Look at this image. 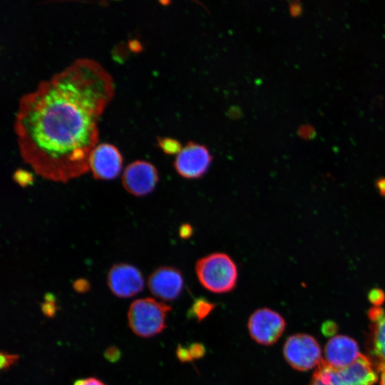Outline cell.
Masks as SVG:
<instances>
[{
    "mask_svg": "<svg viewBox=\"0 0 385 385\" xmlns=\"http://www.w3.org/2000/svg\"><path fill=\"white\" fill-rule=\"evenodd\" d=\"M384 314V310L380 307H373L367 312L368 317L371 322L379 320Z\"/></svg>",
    "mask_w": 385,
    "mask_h": 385,
    "instance_id": "23",
    "label": "cell"
},
{
    "mask_svg": "<svg viewBox=\"0 0 385 385\" xmlns=\"http://www.w3.org/2000/svg\"><path fill=\"white\" fill-rule=\"evenodd\" d=\"M120 351L115 346H109L104 351L105 358L110 362H116L120 358Z\"/></svg>",
    "mask_w": 385,
    "mask_h": 385,
    "instance_id": "21",
    "label": "cell"
},
{
    "mask_svg": "<svg viewBox=\"0 0 385 385\" xmlns=\"http://www.w3.org/2000/svg\"><path fill=\"white\" fill-rule=\"evenodd\" d=\"M73 289L79 293H85L90 289L91 285L85 279H78L73 284Z\"/></svg>",
    "mask_w": 385,
    "mask_h": 385,
    "instance_id": "22",
    "label": "cell"
},
{
    "mask_svg": "<svg viewBox=\"0 0 385 385\" xmlns=\"http://www.w3.org/2000/svg\"><path fill=\"white\" fill-rule=\"evenodd\" d=\"M378 374H379L380 385H385V364L379 366L376 368Z\"/></svg>",
    "mask_w": 385,
    "mask_h": 385,
    "instance_id": "27",
    "label": "cell"
},
{
    "mask_svg": "<svg viewBox=\"0 0 385 385\" xmlns=\"http://www.w3.org/2000/svg\"><path fill=\"white\" fill-rule=\"evenodd\" d=\"M366 349L376 368L385 364V314L369 326Z\"/></svg>",
    "mask_w": 385,
    "mask_h": 385,
    "instance_id": "13",
    "label": "cell"
},
{
    "mask_svg": "<svg viewBox=\"0 0 385 385\" xmlns=\"http://www.w3.org/2000/svg\"><path fill=\"white\" fill-rule=\"evenodd\" d=\"M107 283L115 296L120 298H128L143 290L144 278L141 272L135 266L126 263H118L110 269Z\"/></svg>",
    "mask_w": 385,
    "mask_h": 385,
    "instance_id": "8",
    "label": "cell"
},
{
    "mask_svg": "<svg viewBox=\"0 0 385 385\" xmlns=\"http://www.w3.org/2000/svg\"><path fill=\"white\" fill-rule=\"evenodd\" d=\"M73 385H106L101 380L96 377H88L76 380Z\"/></svg>",
    "mask_w": 385,
    "mask_h": 385,
    "instance_id": "24",
    "label": "cell"
},
{
    "mask_svg": "<svg viewBox=\"0 0 385 385\" xmlns=\"http://www.w3.org/2000/svg\"><path fill=\"white\" fill-rule=\"evenodd\" d=\"M42 313L47 317H53L57 312L55 297L48 293L44 297V302L41 305Z\"/></svg>",
    "mask_w": 385,
    "mask_h": 385,
    "instance_id": "17",
    "label": "cell"
},
{
    "mask_svg": "<svg viewBox=\"0 0 385 385\" xmlns=\"http://www.w3.org/2000/svg\"><path fill=\"white\" fill-rule=\"evenodd\" d=\"M148 284L150 292L157 298L163 301H173L182 293L184 279L178 268L163 266L150 274Z\"/></svg>",
    "mask_w": 385,
    "mask_h": 385,
    "instance_id": "10",
    "label": "cell"
},
{
    "mask_svg": "<svg viewBox=\"0 0 385 385\" xmlns=\"http://www.w3.org/2000/svg\"><path fill=\"white\" fill-rule=\"evenodd\" d=\"M360 354L358 344L354 339L346 335H337L327 342L324 360L339 369L351 365Z\"/></svg>",
    "mask_w": 385,
    "mask_h": 385,
    "instance_id": "12",
    "label": "cell"
},
{
    "mask_svg": "<svg viewBox=\"0 0 385 385\" xmlns=\"http://www.w3.org/2000/svg\"><path fill=\"white\" fill-rule=\"evenodd\" d=\"M322 331L324 335H332L337 331V325L333 322L327 321L322 325Z\"/></svg>",
    "mask_w": 385,
    "mask_h": 385,
    "instance_id": "25",
    "label": "cell"
},
{
    "mask_svg": "<svg viewBox=\"0 0 385 385\" xmlns=\"http://www.w3.org/2000/svg\"><path fill=\"white\" fill-rule=\"evenodd\" d=\"M212 156L204 145L189 142L176 155L174 168L181 177L187 179H197L208 170Z\"/></svg>",
    "mask_w": 385,
    "mask_h": 385,
    "instance_id": "7",
    "label": "cell"
},
{
    "mask_svg": "<svg viewBox=\"0 0 385 385\" xmlns=\"http://www.w3.org/2000/svg\"><path fill=\"white\" fill-rule=\"evenodd\" d=\"M289 11L292 15L297 16L301 11V6L297 2L292 3L289 6Z\"/></svg>",
    "mask_w": 385,
    "mask_h": 385,
    "instance_id": "29",
    "label": "cell"
},
{
    "mask_svg": "<svg viewBox=\"0 0 385 385\" xmlns=\"http://www.w3.org/2000/svg\"><path fill=\"white\" fill-rule=\"evenodd\" d=\"M158 144L160 148L168 155H178L183 148L180 142L173 138H158Z\"/></svg>",
    "mask_w": 385,
    "mask_h": 385,
    "instance_id": "16",
    "label": "cell"
},
{
    "mask_svg": "<svg viewBox=\"0 0 385 385\" xmlns=\"http://www.w3.org/2000/svg\"><path fill=\"white\" fill-rule=\"evenodd\" d=\"M282 352L286 361L299 371L317 366L322 361L318 342L307 334L298 333L289 336L283 345Z\"/></svg>",
    "mask_w": 385,
    "mask_h": 385,
    "instance_id": "5",
    "label": "cell"
},
{
    "mask_svg": "<svg viewBox=\"0 0 385 385\" xmlns=\"http://www.w3.org/2000/svg\"><path fill=\"white\" fill-rule=\"evenodd\" d=\"M115 93L98 61L78 58L19 100L14 121L20 155L38 175L66 183L89 171L98 124Z\"/></svg>",
    "mask_w": 385,
    "mask_h": 385,
    "instance_id": "1",
    "label": "cell"
},
{
    "mask_svg": "<svg viewBox=\"0 0 385 385\" xmlns=\"http://www.w3.org/2000/svg\"><path fill=\"white\" fill-rule=\"evenodd\" d=\"M19 359L18 354H11L7 351L0 353V367L2 371L9 369L11 366L16 364Z\"/></svg>",
    "mask_w": 385,
    "mask_h": 385,
    "instance_id": "19",
    "label": "cell"
},
{
    "mask_svg": "<svg viewBox=\"0 0 385 385\" xmlns=\"http://www.w3.org/2000/svg\"><path fill=\"white\" fill-rule=\"evenodd\" d=\"M158 182L156 168L145 160H135L128 165L123 176L124 188L135 196H144L150 193Z\"/></svg>",
    "mask_w": 385,
    "mask_h": 385,
    "instance_id": "9",
    "label": "cell"
},
{
    "mask_svg": "<svg viewBox=\"0 0 385 385\" xmlns=\"http://www.w3.org/2000/svg\"><path fill=\"white\" fill-rule=\"evenodd\" d=\"M368 299L374 307H380L385 302V293L379 288H374L369 291Z\"/></svg>",
    "mask_w": 385,
    "mask_h": 385,
    "instance_id": "20",
    "label": "cell"
},
{
    "mask_svg": "<svg viewBox=\"0 0 385 385\" xmlns=\"http://www.w3.org/2000/svg\"><path fill=\"white\" fill-rule=\"evenodd\" d=\"M205 354V346L199 342H194L188 346L178 345L176 350L178 359L181 362H190L200 359Z\"/></svg>",
    "mask_w": 385,
    "mask_h": 385,
    "instance_id": "14",
    "label": "cell"
},
{
    "mask_svg": "<svg viewBox=\"0 0 385 385\" xmlns=\"http://www.w3.org/2000/svg\"><path fill=\"white\" fill-rule=\"evenodd\" d=\"M215 307V304L212 302L205 298L199 297L193 302L188 311V315L200 322L206 318Z\"/></svg>",
    "mask_w": 385,
    "mask_h": 385,
    "instance_id": "15",
    "label": "cell"
},
{
    "mask_svg": "<svg viewBox=\"0 0 385 385\" xmlns=\"http://www.w3.org/2000/svg\"><path fill=\"white\" fill-rule=\"evenodd\" d=\"M123 158L118 148L109 143L98 144L89 158V170L98 180H112L120 173Z\"/></svg>",
    "mask_w": 385,
    "mask_h": 385,
    "instance_id": "11",
    "label": "cell"
},
{
    "mask_svg": "<svg viewBox=\"0 0 385 385\" xmlns=\"http://www.w3.org/2000/svg\"><path fill=\"white\" fill-rule=\"evenodd\" d=\"M192 234V227L189 224H183L179 230V235L183 239L189 238Z\"/></svg>",
    "mask_w": 385,
    "mask_h": 385,
    "instance_id": "26",
    "label": "cell"
},
{
    "mask_svg": "<svg viewBox=\"0 0 385 385\" xmlns=\"http://www.w3.org/2000/svg\"><path fill=\"white\" fill-rule=\"evenodd\" d=\"M13 179L21 187L30 185L34 182L32 174L30 172L23 169L16 170L13 175Z\"/></svg>",
    "mask_w": 385,
    "mask_h": 385,
    "instance_id": "18",
    "label": "cell"
},
{
    "mask_svg": "<svg viewBox=\"0 0 385 385\" xmlns=\"http://www.w3.org/2000/svg\"><path fill=\"white\" fill-rule=\"evenodd\" d=\"M376 188L381 195H385V178H381L377 180Z\"/></svg>",
    "mask_w": 385,
    "mask_h": 385,
    "instance_id": "28",
    "label": "cell"
},
{
    "mask_svg": "<svg viewBox=\"0 0 385 385\" xmlns=\"http://www.w3.org/2000/svg\"><path fill=\"white\" fill-rule=\"evenodd\" d=\"M195 272L201 285L213 293L231 292L237 284V265L225 253L215 252L200 258L196 262Z\"/></svg>",
    "mask_w": 385,
    "mask_h": 385,
    "instance_id": "3",
    "label": "cell"
},
{
    "mask_svg": "<svg viewBox=\"0 0 385 385\" xmlns=\"http://www.w3.org/2000/svg\"><path fill=\"white\" fill-rule=\"evenodd\" d=\"M285 327L284 317L267 307L254 311L247 321L250 336L255 342L264 346L276 343L284 333Z\"/></svg>",
    "mask_w": 385,
    "mask_h": 385,
    "instance_id": "6",
    "label": "cell"
},
{
    "mask_svg": "<svg viewBox=\"0 0 385 385\" xmlns=\"http://www.w3.org/2000/svg\"><path fill=\"white\" fill-rule=\"evenodd\" d=\"M171 307L150 297L134 300L128 311V326L137 336L148 338L166 328L168 314Z\"/></svg>",
    "mask_w": 385,
    "mask_h": 385,
    "instance_id": "4",
    "label": "cell"
},
{
    "mask_svg": "<svg viewBox=\"0 0 385 385\" xmlns=\"http://www.w3.org/2000/svg\"><path fill=\"white\" fill-rule=\"evenodd\" d=\"M377 381L375 365L367 356L361 354L351 365L339 369L322 359L308 385H374Z\"/></svg>",
    "mask_w": 385,
    "mask_h": 385,
    "instance_id": "2",
    "label": "cell"
}]
</instances>
